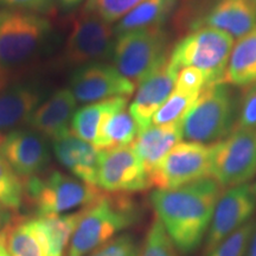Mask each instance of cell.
I'll use <instances>...</instances> for the list:
<instances>
[{
	"label": "cell",
	"instance_id": "obj_1",
	"mask_svg": "<svg viewBox=\"0 0 256 256\" xmlns=\"http://www.w3.org/2000/svg\"><path fill=\"white\" fill-rule=\"evenodd\" d=\"M223 186L214 178L168 190H156L150 200L156 216L182 254H191L206 240Z\"/></svg>",
	"mask_w": 256,
	"mask_h": 256
},
{
	"label": "cell",
	"instance_id": "obj_2",
	"mask_svg": "<svg viewBox=\"0 0 256 256\" xmlns=\"http://www.w3.org/2000/svg\"><path fill=\"white\" fill-rule=\"evenodd\" d=\"M138 220V208L130 194L104 192L98 200L83 208L66 256H88Z\"/></svg>",
	"mask_w": 256,
	"mask_h": 256
},
{
	"label": "cell",
	"instance_id": "obj_3",
	"mask_svg": "<svg viewBox=\"0 0 256 256\" xmlns=\"http://www.w3.org/2000/svg\"><path fill=\"white\" fill-rule=\"evenodd\" d=\"M104 191L58 170L25 180V200L34 217L63 215L90 206Z\"/></svg>",
	"mask_w": 256,
	"mask_h": 256
},
{
	"label": "cell",
	"instance_id": "obj_4",
	"mask_svg": "<svg viewBox=\"0 0 256 256\" xmlns=\"http://www.w3.org/2000/svg\"><path fill=\"white\" fill-rule=\"evenodd\" d=\"M236 118V100L226 83L208 86L182 120L188 142L216 144L229 136Z\"/></svg>",
	"mask_w": 256,
	"mask_h": 256
},
{
	"label": "cell",
	"instance_id": "obj_5",
	"mask_svg": "<svg viewBox=\"0 0 256 256\" xmlns=\"http://www.w3.org/2000/svg\"><path fill=\"white\" fill-rule=\"evenodd\" d=\"M168 34L148 28L124 32L114 40L112 58L121 75L139 86L168 58Z\"/></svg>",
	"mask_w": 256,
	"mask_h": 256
},
{
	"label": "cell",
	"instance_id": "obj_6",
	"mask_svg": "<svg viewBox=\"0 0 256 256\" xmlns=\"http://www.w3.org/2000/svg\"><path fill=\"white\" fill-rule=\"evenodd\" d=\"M51 23L40 14L0 10V72L19 68L46 43Z\"/></svg>",
	"mask_w": 256,
	"mask_h": 256
},
{
	"label": "cell",
	"instance_id": "obj_7",
	"mask_svg": "<svg viewBox=\"0 0 256 256\" xmlns=\"http://www.w3.org/2000/svg\"><path fill=\"white\" fill-rule=\"evenodd\" d=\"M234 46V38L210 26H197L171 51V58L179 68L194 66L203 72L206 87L224 83V75Z\"/></svg>",
	"mask_w": 256,
	"mask_h": 256
},
{
	"label": "cell",
	"instance_id": "obj_8",
	"mask_svg": "<svg viewBox=\"0 0 256 256\" xmlns=\"http://www.w3.org/2000/svg\"><path fill=\"white\" fill-rule=\"evenodd\" d=\"M256 174V130L238 127L212 144L211 178L222 186H236Z\"/></svg>",
	"mask_w": 256,
	"mask_h": 256
},
{
	"label": "cell",
	"instance_id": "obj_9",
	"mask_svg": "<svg viewBox=\"0 0 256 256\" xmlns=\"http://www.w3.org/2000/svg\"><path fill=\"white\" fill-rule=\"evenodd\" d=\"M212 145L179 142L148 174L150 185L168 190L211 177Z\"/></svg>",
	"mask_w": 256,
	"mask_h": 256
},
{
	"label": "cell",
	"instance_id": "obj_10",
	"mask_svg": "<svg viewBox=\"0 0 256 256\" xmlns=\"http://www.w3.org/2000/svg\"><path fill=\"white\" fill-rule=\"evenodd\" d=\"M114 28L92 12L82 10L70 22L63 58L68 66H86L112 56Z\"/></svg>",
	"mask_w": 256,
	"mask_h": 256
},
{
	"label": "cell",
	"instance_id": "obj_11",
	"mask_svg": "<svg viewBox=\"0 0 256 256\" xmlns=\"http://www.w3.org/2000/svg\"><path fill=\"white\" fill-rule=\"evenodd\" d=\"M98 188L108 194H121L151 188L148 174L132 145L101 151Z\"/></svg>",
	"mask_w": 256,
	"mask_h": 256
},
{
	"label": "cell",
	"instance_id": "obj_12",
	"mask_svg": "<svg viewBox=\"0 0 256 256\" xmlns=\"http://www.w3.org/2000/svg\"><path fill=\"white\" fill-rule=\"evenodd\" d=\"M255 208L256 194L249 184L236 185L222 192L204 240V255L240 226L249 222Z\"/></svg>",
	"mask_w": 256,
	"mask_h": 256
},
{
	"label": "cell",
	"instance_id": "obj_13",
	"mask_svg": "<svg viewBox=\"0 0 256 256\" xmlns=\"http://www.w3.org/2000/svg\"><path fill=\"white\" fill-rule=\"evenodd\" d=\"M0 154L24 182L48 171L51 160L46 139L31 128L0 136Z\"/></svg>",
	"mask_w": 256,
	"mask_h": 256
},
{
	"label": "cell",
	"instance_id": "obj_14",
	"mask_svg": "<svg viewBox=\"0 0 256 256\" xmlns=\"http://www.w3.org/2000/svg\"><path fill=\"white\" fill-rule=\"evenodd\" d=\"M70 89L78 102L95 104L113 98H130L136 84L121 75L114 66L89 63L75 70L70 80Z\"/></svg>",
	"mask_w": 256,
	"mask_h": 256
},
{
	"label": "cell",
	"instance_id": "obj_15",
	"mask_svg": "<svg viewBox=\"0 0 256 256\" xmlns=\"http://www.w3.org/2000/svg\"><path fill=\"white\" fill-rule=\"evenodd\" d=\"M179 70L180 68L168 56L156 72L139 84V89L128 108L136 120L139 132L151 126L156 110L172 94Z\"/></svg>",
	"mask_w": 256,
	"mask_h": 256
},
{
	"label": "cell",
	"instance_id": "obj_16",
	"mask_svg": "<svg viewBox=\"0 0 256 256\" xmlns=\"http://www.w3.org/2000/svg\"><path fill=\"white\" fill-rule=\"evenodd\" d=\"M75 95L70 88H62L43 102L28 120L31 130L51 142L62 139L72 133L70 126L76 110Z\"/></svg>",
	"mask_w": 256,
	"mask_h": 256
},
{
	"label": "cell",
	"instance_id": "obj_17",
	"mask_svg": "<svg viewBox=\"0 0 256 256\" xmlns=\"http://www.w3.org/2000/svg\"><path fill=\"white\" fill-rule=\"evenodd\" d=\"M11 256H60L54 248L49 230L40 217L17 216L5 228Z\"/></svg>",
	"mask_w": 256,
	"mask_h": 256
},
{
	"label": "cell",
	"instance_id": "obj_18",
	"mask_svg": "<svg viewBox=\"0 0 256 256\" xmlns=\"http://www.w3.org/2000/svg\"><path fill=\"white\" fill-rule=\"evenodd\" d=\"M43 92L32 83L0 88V136L28 124L42 104Z\"/></svg>",
	"mask_w": 256,
	"mask_h": 256
},
{
	"label": "cell",
	"instance_id": "obj_19",
	"mask_svg": "<svg viewBox=\"0 0 256 256\" xmlns=\"http://www.w3.org/2000/svg\"><path fill=\"white\" fill-rule=\"evenodd\" d=\"M56 159L75 178L98 186L101 151L72 133L52 142Z\"/></svg>",
	"mask_w": 256,
	"mask_h": 256
},
{
	"label": "cell",
	"instance_id": "obj_20",
	"mask_svg": "<svg viewBox=\"0 0 256 256\" xmlns=\"http://www.w3.org/2000/svg\"><path fill=\"white\" fill-rule=\"evenodd\" d=\"M197 26H210L242 38L256 28V4L252 0H217Z\"/></svg>",
	"mask_w": 256,
	"mask_h": 256
},
{
	"label": "cell",
	"instance_id": "obj_21",
	"mask_svg": "<svg viewBox=\"0 0 256 256\" xmlns=\"http://www.w3.org/2000/svg\"><path fill=\"white\" fill-rule=\"evenodd\" d=\"M180 122L164 124V126H150L138 134L132 147L142 159L147 174H151L160 164L165 156L177 144L180 142Z\"/></svg>",
	"mask_w": 256,
	"mask_h": 256
},
{
	"label": "cell",
	"instance_id": "obj_22",
	"mask_svg": "<svg viewBox=\"0 0 256 256\" xmlns=\"http://www.w3.org/2000/svg\"><path fill=\"white\" fill-rule=\"evenodd\" d=\"M128 98H130L119 96L110 100L89 104L80 108L74 115L70 130L74 136L95 146L106 118L114 110L127 107Z\"/></svg>",
	"mask_w": 256,
	"mask_h": 256
},
{
	"label": "cell",
	"instance_id": "obj_23",
	"mask_svg": "<svg viewBox=\"0 0 256 256\" xmlns=\"http://www.w3.org/2000/svg\"><path fill=\"white\" fill-rule=\"evenodd\" d=\"M224 83L238 87L256 84V28L232 46Z\"/></svg>",
	"mask_w": 256,
	"mask_h": 256
},
{
	"label": "cell",
	"instance_id": "obj_24",
	"mask_svg": "<svg viewBox=\"0 0 256 256\" xmlns=\"http://www.w3.org/2000/svg\"><path fill=\"white\" fill-rule=\"evenodd\" d=\"M139 134L138 124L127 107L114 110L106 118L98 133L96 148L100 151L130 146Z\"/></svg>",
	"mask_w": 256,
	"mask_h": 256
},
{
	"label": "cell",
	"instance_id": "obj_25",
	"mask_svg": "<svg viewBox=\"0 0 256 256\" xmlns=\"http://www.w3.org/2000/svg\"><path fill=\"white\" fill-rule=\"evenodd\" d=\"M178 0H144L119 20L114 31L116 34L140 28H160L174 8Z\"/></svg>",
	"mask_w": 256,
	"mask_h": 256
},
{
	"label": "cell",
	"instance_id": "obj_26",
	"mask_svg": "<svg viewBox=\"0 0 256 256\" xmlns=\"http://www.w3.org/2000/svg\"><path fill=\"white\" fill-rule=\"evenodd\" d=\"M25 200V182L0 154V204L18 214Z\"/></svg>",
	"mask_w": 256,
	"mask_h": 256
},
{
	"label": "cell",
	"instance_id": "obj_27",
	"mask_svg": "<svg viewBox=\"0 0 256 256\" xmlns=\"http://www.w3.org/2000/svg\"><path fill=\"white\" fill-rule=\"evenodd\" d=\"M82 210L72 211L63 215L40 217L49 230L54 248L60 256H66V248H69L70 241L82 216Z\"/></svg>",
	"mask_w": 256,
	"mask_h": 256
},
{
	"label": "cell",
	"instance_id": "obj_28",
	"mask_svg": "<svg viewBox=\"0 0 256 256\" xmlns=\"http://www.w3.org/2000/svg\"><path fill=\"white\" fill-rule=\"evenodd\" d=\"M198 96L200 94L184 95L174 90L165 104L156 110L152 119V124L154 126H164V124L182 122L185 115L196 102Z\"/></svg>",
	"mask_w": 256,
	"mask_h": 256
},
{
	"label": "cell",
	"instance_id": "obj_29",
	"mask_svg": "<svg viewBox=\"0 0 256 256\" xmlns=\"http://www.w3.org/2000/svg\"><path fill=\"white\" fill-rule=\"evenodd\" d=\"M178 252L162 223L156 216L147 230L138 256H178Z\"/></svg>",
	"mask_w": 256,
	"mask_h": 256
},
{
	"label": "cell",
	"instance_id": "obj_30",
	"mask_svg": "<svg viewBox=\"0 0 256 256\" xmlns=\"http://www.w3.org/2000/svg\"><path fill=\"white\" fill-rule=\"evenodd\" d=\"M255 229L254 220H249L204 256H246Z\"/></svg>",
	"mask_w": 256,
	"mask_h": 256
},
{
	"label": "cell",
	"instance_id": "obj_31",
	"mask_svg": "<svg viewBox=\"0 0 256 256\" xmlns=\"http://www.w3.org/2000/svg\"><path fill=\"white\" fill-rule=\"evenodd\" d=\"M142 2L144 0H87L83 10L112 24L121 20Z\"/></svg>",
	"mask_w": 256,
	"mask_h": 256
},
{
	"label": "cell",
	"instance_id": "obj_32",
	"mask_svg": "<svg viewBox=\"0 0 256 256\" xmlns=\"http://www.w3.org/2000/svg\"><path fill=\"white\" fill-rule=\"evenodd\" d=\"M138 248L136 240L130 234H120L116 238L110 240L102 247L90 252L88 256H138Z\"/></svg>",
	"mask_w": 256,
	"mask_h": 256
},
{
	"label": "cell",
	"instance_id": "obj_33",
	"mask_svg": "<svg viewBox=\"0 0 256 256\" xmlns=\"http://www.w3.org/2000/svg\"><path fill=\"white\" fill-rule=\"evenodd\" d=\"M206 87V78L203 72L194 66H185L179 70L174 92L184 95H198Z\"/></svg>",
	"mask_w": 256,
	"mask_h": 256
},
{
	"label": "cell",
	"instance_id": "obj_34",
	"mask_svg": "<svg viewBox=\"0 0 256 256\" xmlns=\"http://www.w3.org/2000/svg\"><path fill=\"white\" fill-rule=\"evenodd\" d=\"M256 126V84H252L243 96L240 108L238 127L254 128Z\"/></svg>",
	"mask_w": 256,
	"mask_h": 256
},
{
	"label": "cell",
	"instance_id": "obj_35",
	"mask_svg": "<svg viewBox=\"0 0 256 256\" xmlns=\"http://www.w3.org/2000/svg\"><path fill=\"white\" fill-rule=\"evenodd\" d=\"M55 0H0V4L8 8L22 10V11L46 14L54 8Z\"/></svg>",
	"mask_w": 256,
	"mask_h": 256
},
{
	"label": "cell",
	"instance_id": "obj_36",
	"mask_svg": "<svg viewBox=\"0 0 256 256\" xmlns=\"http://www.w3.org/2000/svg\"><path fill=\"white\" fill-rule=\"evenodd\" d=\"M17 216L18 214L12 212L11 210L6 209L5 206H2V204H0V232L4 230L6 226H10V224L14 222V220Z\"/></svg>",
	"mask_w": 256,
	"mask_h": 256
},
{
	"label": "cell",
	"instance_id": "obj_37",
	"mask_svg": "<svg viewBox=\"0 0 256 256\" xmlns=\"http://www.w3.org/2000/svg\"><path fill=\"white\" fill-rule=\"evenodd\" d=\"M0 256H11L8 252V244H6L5 229L0 232Z\"/></svg>",
	"mask_w": 256,
	"mask_h": 256
},
{
	"label": "cell",
	"instance_id": "obj_38",
	"mask_svg": "<svg viewBox=\"0 0 256 256\" xmlns=\"http://www.w3.org/2000/svg\"><path fill=\"white\" fill-rule=\"evenodd\" d=\"M246 256H256V229L254 234H252V238L250 240V243H249V247Z\"/></svg>",
	"mask_w": 256,
	"mask_h": 256
},
{
	"label": "cell",
	"instance_id": "obj_39",
	"mask_svg": "<svg viewBox=\"0 0 256 256\" xmlns=\"http://www.w3.org/2000/svg\"><path fill=\"white\" fill-rule=\"evenodd\" d=\"M81 2L82 0H60L62 5L66 6V8H72V6H76Z\"/></svg>",
	"mask_w": 256,
	"mask_h": 256
},
{
	"label": "cell",
	"instance_id": "obj_40",
	"mask_svg": "<svg viewBox=\"0 0 256 256\" xmlns=\"http://www.w3.org/2000/svg\"><path fill=\"white\" fill-rule=\"evenodd\" d=\"M4 78H2V72H0V88L2 87H4Z\"/></svg>",
	"mask_w": 256,
	"mask_h": 256
},
{
	"label": "cell",
	"instance_id": "obj_41",
	"mask_svg": "<svg viewBox=\"0 0 256 256\" xmlns=\"http://www.w3.org/2000/svg\"><path fill=\"white\" fill-rule=\"evenodd\" d=\"M252 188H254V192H255V194H256V183H255L254 186H252Z\"/></svg>",
	"mask_w": 256,
	"mask_h": 256
},
{
	"label": "cell",
	"instance_id": "obj_42",
	"mask_svg": "<svg viewBox=\"0 0 256 256\" xmlns=\"http://www.w3.org/2000/svg\"><path fill=\"white\" fill-rule=\"evenodd\" d=\"M252 2H255V4H256V0H252Z\"/></svg>",
	"mask_w": 256,
	"mask_h": 256
}]
</instances>
